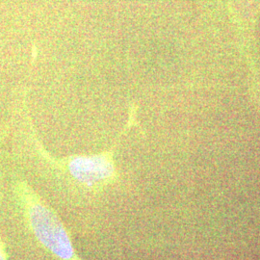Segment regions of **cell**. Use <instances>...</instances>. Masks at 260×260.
Segmentation results:
<instances>
[{
  "label": "cell",
  "mask_w": 260,
  "mask_h": 260,
  "mask_svg": "<svg viewBox=\"0 0 260 260\" xmlns=\"http://www.w3.org/2000/svg\"><path fill=\"white\" fill-rule=\"evenodd\" d=\"M16 195L31 233L56 260H83L60 216L31 186L19 182Z\"/></svg>",
  "instance_id": "cell-1"
},
{
  "label": "cell",
  "mask_w": 260,
  "mask_h": 260,
  "mask_svg": "<svg viewBox=\"0 0 260 260\" xmlns=\"http://www.w3.org/2000/svg\"><path fill=\"white\" fill-rule=\"evenodd\" d=\"M48 159L67 173L75 183L93 193L103 190L117 177L113 149L99 154L73 155L61 159L48 156Z\"/></svg>",
  "instance_id": "cell-2"
},
{
  "label": "cell",
  "mask_w": 260,
  "mask_h": 260,
  "mask_svg": "<svg viewBox=\"0 0 260 260\" xmlns=\"http://www.w3.org/2000/svg\"><path fill=\"white\" fill-rule=\"evenodd\" d=\"M0 260H8V254H7V250L5 243L3 239L0 236Z\"/></svg>",
  "instance_id": "cell-3"
},
{
  "label": "cell",
  "mask_w": 260,
  "mask_h": 260,
  "mask_svg": "<svg viewBox=\"0 0 260 260\" xmlns=\"http://www.w3.org/2000/svg\"><path fill=\"white\" fill-rule=\"evenodd\" d=\"M3 135H4V133H0V140L2 139V137H3Z\"/></svg>",
  "instance_id": "cell-4"
}]
</instances>
